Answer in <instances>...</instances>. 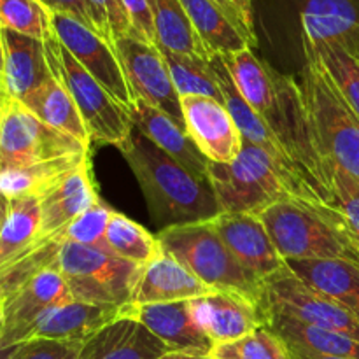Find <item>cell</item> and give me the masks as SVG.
<instances>
[{
	"mask_svg": "<svg viewBox=\"0 0 359 359\" xmlns=\"http://www.w3.org/2000/svg\"><path fill=\"white\" fill-rule=\"evenodd\" d=\"M93 16L95 30L107 42H114L116 39L132 35L128 14L123 9L119 0H88Z\"/></svg>",
	"mask_w": 359,
	"mask_h": 359,
	"instance_id": "obj_40",
	"label": "cell"
},
{
	"mask_svg": "<svg viewBox=\"0 0 359 359\" xmlns=\"http://www.w3.org/2000/svg\"><path fill=\"white\" fill-rule=\"evenodd\" d=\"M0 97H4V98H7V95H6V91H4V88L0 86Z\"/></svg>",
	"mask_w": 359,
	"mask_h": 359,
	"instance_id": "obj_52",
	"label": "cell"
},
{
	"mask_svg": "<svg viewBox=\"0 0 359 359\" xmlns=\"http://www.w3.org/2000/svg\"><path fill=\"white\" fill-rule=\"evenodd\" d=\"M302 39L335 44L359 62V0H305Z\"/></svg>",
	"mask_w": 359,
	"mask_h": 359,
	"instance_id": "obj_20",
	"label": "cell"
},
{
	"mask_svg": "<svg viewBox=\"0 0 359 359\" xmlns=\"http://www.w3.org/2000/svg\"><path fill=\"white\" fill-rule=\"evenodd\" d=\"M2 77H4V48H2V32H0V86L4 88Z\"/></svg>",
	"mask_w": 359,
	"mask_h": 359,
	"instance_id": "obj_49",
	"label": "cell"
},
{
	"mask_svg": "<svg viewBox=\"0 0 359 359\" xmlns=\"http://www.w3.org/2000/svg\"><path fill=\"white\" fill-rule=\"evenodd\" d=\"M70 300L74 298L56 265L39 272L0 302V349L28 342L35 323L49 309Z\"/></svg>",
	"mask_w": 359,
	"mask_h": 359,
	"instance_id": "obj_13",
	"label": "cell"
},
{
	"mask_svg": "<svg viewBox=\"0 0 359 359\" xmlns=\"http://www.w3.org/2000/svg\"><path fill=\"white\" fill-rule=\"evenodd\" d=\"M212 359H228V358H212Z\"/></svg>",
	"mask_w": 359,
	"mask_h": 359,
	"instance_id": "obj_53",
	"label": "cell"
},
{
	"mask_svg": "<svg viewBox=\"0 0 359 359\" xmlns=\"http://www.w3.org/2000/svg\"><path fill=\"white\" fill-rule=\"evenodd\" d=\"M210 358L291 359V354L277 333H273L269 326H262L237 342L216 346Z\"/></svg>",
	"mask_w": 359,
	"mask_h": 359,
	"instance_id": "obj_37",
	"label": "cell"
},
{
	"mask_svg": "<svg viewBox=\"0 0 359 359\" xmlns=\"http://www.w3.org/2000/svg\"><path fill=\"white\" fill-rule=\"evenodd\" d=\"M4 48V91L21 102L53 77L44 42L0 28Z\"/></svg>",
	"mask_w": 359,
	"mask_h": 359,
	"instance_id": "obj_21",
	"label": "cell"
},
{
	"mask_svg": "<svg viewBox=\"0 0 359 359\" xmlns=\"http://www.w3.org/2000/svg\"><path fill=\"white\" fill-rule=\"evenodd\" d=\"M262 309L316 328L342 333L359 342V318L353 312L311 290L287 266L263 283Z\"/></svg>",
	"mask_w": 359,
	"mask_h": 359,
	"instance_id": "obj_10",
	"label": "cell"
},
{
	"mask_svg": "<svg viewBox=\"0 0 359 359\" xmlns=\"http://www.w3.org/2000/svg\"><path fill=\"white\" fill-rule=\"evenodd\" d=\"M62 241L58 235L39 238L23 251L16 252L0 265V302L20 290L32 277L48 266L55 265Z\"/></svg>",
	"mask_w": 359,
	"mask_h": 359,
	"instance_id": "obj_31",
	"label": "cell"
},
{
	"mask_svg": "<svg viewBox=\"0 0 359 359\" xmlns=\"http://www.w3.org/2000/svg\"><path fill=\"white\" fill-rule=\"evenodd\" d=\"M210 58L233 55L251 48L244 34L214 0H179Z\"/></svg>",
	"mask_w": 359,
	"mask_h": 359,
	"instance_id": "obj_27",
	"label": "cell"
},
{
	"mask_svg": "<svg viewBox=\"0 0 359 359\" xmlns=\"http://www.w3.org/2000/svg\"><path fill=\"white\" fill-rule=\"evenodd\" d=\"M328 177L335 207L344 214L359 242V181L332 161H328Z\"/></svg>",
	"mask_w": 359,
	"mask_h": 359,
	"instance_id": "obj_39",
	"label": "cell"
},
{
	"mask_svg": "<svg viewBox=\"0 0 359 359\" xmlns=\"http://www.w3.org/2000/svg\"><path fill=\"white\" fill-rule=\"evenodd\" d=\"M193 316L214 346L244 339L255 330L266 326L262 305L235 293L212 291L205 297L189 300Z\"/></svg>",
	"mask_w": 359,
	"mask_h": 359,
	"instance_id": "obj_17",
	"label": "cell"
},
{
	"mask_svg": "<svg viewBox=\"0 0 359 359\" xmlns=\"http://www.w3.org/2000/svg\"><path fill=\"white\" fill-rule=\"evenodd\" d=\"M21 346H23V344H20V346L2 347V349H0V359H14V356L18 354V351L21 349Z\"/></svg>",
	"mask_w": 359,
	"mask_h": 359,
	"instance_id": "obj_46",
	"label": "cell"
},
{
	"mask_svg": "<svg viewBox=\"0 0 359 359\" xmlns=\"http://www.w3.org/2000/svg\"><path fill=\"white\" fill-rule=\"evenodd\" d=\"M266 326L283 339L291 353L311 354V356L359 359V342L342 335L316 328L279 314H266Z\"/></svg>",
	"mask_w": 359,
	"mask_h": 359,
	"instance_id": "obj_26",
	"label": "cell"
},
{
	"mask_svg": "<svg viewBox=\"0 0 359 359\" xmlns=\"http://www.w3.org/2000/svg\"><path fill=\"white\" fill-rule=\"evenodd\" d=\"M302 44L304 67L298 84L323 156L359 181V118L339 93L318 53L305 41Z\"/></svg>",
	"mask_w": 359,
	"mask_h": 359,
	"instance_id": "obj_4",
	"label": "cell"
},
{
	"mask_svg": "<svg viewBox=\"0 0 359 359\" xmlns=\"http://www.w3.org/2000/svg\"><path fill=\"white\" fill-rule=\"evenodd\" d=\"M90 147L35 118L21 102L6 98L0 118V172L67 156H83Z\"/></svg>",
	"mask_w": 359,
	"mask_h": 359,
	"instance_id": "obj_9",
	"label": "cell"
},
{
	"mask_svg": "<svg viewBox=\"0 0 359 359\" xmlns=\"http://www.w3.org/2000/svg\"><path fill=\"white\" fill-rule=\"evenodd\" d=\"M160 359H212L209 356H188V354H179V353H168Z\"/></svg>",
	"mask_w": 359,
	"mask_h": 359,
	"instance_id": "obj_47",
	"label": "cell"
},
{
	"mask_svg": "<svg viewBox=\"0 0 359 359\" xmlns=\"http://www.w3.org/2000/svg\"><path fill=\"white\" fill-rule=\"evenodd\" d=\"M207 177L221 212L259 214L280 200L298 198L272 158L248 140L231 163L209 161Z\"/></svg>",
	"mask_w": 359,
	"mask_h": 359,
	"instance_id": "obj_6",
	"label": "cell"
},
{
	"mask_svg": "<svg viewBox=\"0 0 359 359\" xmlns=\"http://www.w3.org/2000/svg\"><path fill=\"white\" fill-rule=\"evenodd\" d=\"M153 21L158 48L210 60V55L179 0H153Z\"/></svg>",
	"mask_w": 359,
	"mask_h": 359,
	"instance_id": "obj_29",
	"label": "cell"
},
{
	"mask_svg": "<svg viewBox=\"0 0 359 359\" xmlns=\"http://www.w3.org/2000/svg\"><path fill=\"white\" fill-rule=\"evenodd\" d=\"M21 104L42 123L90 147V132L77 111L76 102L56 77H51L41 88L32 91Z\"/></svg>",
	"mask_w": 359,
	"mask_h": 359,
	"instance_id": "obj_28",
	"label": "cell"
},
{
	"mask_svg": "<svg viewBox=\"0 0 359 359\" xmlns=\"http://www.w3.org/2000/svg\"><path fill=\"white\" fill-rule=\"evenodd\" d=\"M156 237L163 251L181 262L212 291L241 294L262 305L263 283L242 269L210 221L161 228Z\"/></svg>",
	"mask_w": 359,
	"mask_h": 359,
	"instance_id": "obj_5",
	"label": "cell"
},
{
	"mask_svg": "<svg viewBox=\"0 0 359 359\" xmlns=\"http://www.w3.org/2000/svg\"><path fill=\"white\" fill-rule=\"evenodd\" d=\"M128 14L132 25V37L156 44L153 21V0H119Z\"/></svg>",
	"mask_w": 359,
	"mask_h": 359,
	"instance_id": "obj_42",
	"label": "cell"
},
{
	"mask_svg": "<svg viewBox=\"0 0 359 359\" xmlns=\"http://www.w3.org/2000/svg\"><path fill=\"white\" fill-rule=\"evenodd\" d=\"M221 60L238 93L280 140L309 188L323 203L335 207L330 188L328 163L318 144L298 81L262 62L251 48L224 55Z\"/></svg>",
	"mask_w": 359,
	"mask_h": 359,
	"instance_id": "obj_1",
	"label": "cell"
},
{
	"mask_svg": "<svg viewBox=\"0 0 359 359\" xmlns=\"http://www.w3.org/2000/svg\"><path fill=\"white\" fill-rule=\"evenodd\" d=\"M130 116H132L133 126L140 133H144L151 142L156 144L161 151H165L168 156L174 158L175 161H179L182 167L191 170L193 174L207 177L209 160L200 153L186 128L177 125L170 116H167L153 105L146 104L144 100H135Z\"/></svg>",
	"mask_w": 359,
	"mask_h": 359,
	"instance_id": "obj_24",
	"label": "cell"
},
{
	"mask_svg": "<svg viewBox=\"0 0 359 359\" xmlns=\"http://www.w3.org/2000/svg\"><path fill=\"white\" fill-rule=\"evenodd\" d=\"M51 27L63 48L95 77L118 104L132 112L135 98L128 86L114 46L76 18L51 13Z\"/></svg>",
	"mask_w": 359,
	"mask_h": 359,
	"instance_id": "obj_12",
	"label": "cell"
},
{
	"mask_svg": "<svg viewBox=\"0 0 359 359\" xmlns=\"http://www.w3.org/2000/svg\"><path fill=\"white\" fill-rule=\"evenodd\" d=\"M55 265L74 300L119 309L130 304L140 270L111 252L69 241L60 244Z\"/></svg>",
	"mask_w": 359,
	"mask_h": 359,
	"instance_id": "obj_8",
	"label": "cell"
},
{
	"mask_svg": "<svg viewBox=\"0 0 359 359\" xmlns=\"http://www.w3.org/2000/svg\"><path fill=\"white\" fill-rule=\"evenodd\" d=\"M49 13L67 14V16L76 18L77 21L84 25V27L95 30L93 16H91V9L88 0H39Z\"/></svg>",
	"mask_w": 359,
	"mask_h": 359,
	"instance_id": "obj_44",
	"label": "cell"
},
{
	"mask_svg": "<svg viewBox=\"0 0 359 359\" xmlns=\"http://www.w3.org/2000/svg\"><path fill=\"white\" fill-rule=\"evenodd\" d=\"M41 233V200L37 196L13 198L0 231V252L13 256L30 248Z\"/></svg>",
	"mask_w": 359,
	"mask_h": 359,
	"instance_id": "obj_34",
	"label": "cell"
},
{
	"mask_svg": "<svg viewBox=\"0 0 359 359\" xmlns=\"http://www.w3.org/2000/svg\"><path fill=\"white\" fill-rule=\"evenodd\" d=\"M112 214H114V209L98 200L95 205L79 214L65 230L60 231V241H69L74 244L88 245V248L109 252L107 244H105V230H107Z\"/></svg>",
	"mask_w": 359,
	"mask_h": 359,
	"instance_id": "obj_38",
	"label": "cell"
},
{
	"mask_svg": "<svg viewBox=\"0 0 359 359\" xmlns=\"http://www.w3.org/2000/svg\"><path fill=\"white\" fill-rule=\"evenodd\" d=\"M291 359H342V358H326V356H311V354H302V353H291Z\"/></svg>",
	"mask_w": 359,
	"mask_h": 359,
	"instance_id": "obj_48",
	"label": "cell"
},
{
	"mask_svg": "<svg viewBox=\"0 0 359 359\" xmlns=\"http://www.w3.org/2000/svg\"><path fill=\"white\" fill-rule=\"evenodd\" d=\"M123 309L70 300L49 309L32 330L30 340L84 342L121 318ZM28 340V342H30Z\"/></svg>",
	"mask_w": 359,
	"mask_h": 359,
	"instance_id": "obj_22",
	"label": "cell"
},
{
	"mask_svg": "<svg viewBox=\"0 0 359 359\" xmlns=\"http://www.w3.org/2000/svg\"><path fill=\"white\" fill-rule=\"evenodd\" d=\"M9 203H11V200L0 193V231H2L4 223H6L7 212H9Z\"/></svg>",
	"mask_w": 359,
	"mask_h": 359,
	"instance_id": "obj_45",
	"label": "cell"
},
{
	"mask_svg": "<svg viewBox=\"0 0 359 359\" xmlns=\"http://www.w3.org/2000/svg\"><path fill=\"white\" fill-rule=\"evenodd\" d=\"M41 233L39 238H49L65 230L79 214L100 200L95 182L91 151L79 165L63 175L49 191L41 196Z\"/></svg>",
	"mask_w": 359,
	"mask_h": 359,
	"instance_id": "obj_18",
	"label": "cell"
},
{
	"mask_svg": "<svg viewBox=\"0 0 359 359\" xmlns=\"http://www.w3.org/2000/svg\"><path fill=\"white\" fill-rule=\"evenodd\" d=\"M286 266L311 290L359 318V266L346 259H290Z\"/></svg>",
	"mask_w": 359,
	"mask_h": 359,
	"instance_id": "obj_25",
	"label": "cell"
},
{
	"mask_svg": "<svg viewBox=\"0 0 359 359\" xmlns=\"http://www.w3.org/2000/svg\"><path fill=\"white\" fill-rule=\"evenodd\" d=\"M0 28L44 42L53 35L51 13L39 0H0Z\"/></svg>",
	"mask_w": 359,
	"mask_h": 359,
	"instance_id": "obj_36",
	"label": "cell"
},
{
	"mask_svg": "<svg viewBox=\"0 0 359 359\" xmlns=\"http://www.w3.org/2000/svg\"><path fill=\"white\" fill-rule=\"evenodd\" d=\"M121 316L135 319L146 326L168 347L170 353L210 358L216 347L196 323L189 300L172 304L126 305L123 307Z\"/></svg>",
	"mask_w": 359,
	"mask_h": 359,
	"instance_id": "obj_16",
	"label": "cell"
},
{
	"mask_svg": "<svg viewBox=\"0 0 359 359\" xmlns=\"http://www.w3.org/2000/svg\"><path fill=\"white\" fill-rule=\"evenodd\" d=\"M160 51L167 62L168 72H170L179 97H210L214 100L224 102L219 79L210 60L179 55L167 49H160Z\"/></svg>",
	"mask_w": 359,
	"mask_h": 359,
	"instance_id": "obj_33",
	"label": "cell"
},
{
	"mask_svg": "<svg viewBox=\"0 0 359 359\" xmlns=\"http://www.w3.org/2000/svg\"><path fill=\"white\" fill-rule=\"evenodd\" d=\"M4 100H6V98L0 97V118H2V104H4Z\"/></svg>",
	"mask_w": 359,
	"mask_h": 359,
	"instance_id": "obj_51",
	"label": "cell"
},
{
	"mask_svg": "<svg viewBox=\"0 0 359 359\" xmlns=\"http://www.w3.org/2000/svg\"><path fill=\"white\" fill-rule=\"evenodd\" d=\"M186 132L200 153L214 163H231L242 149V133L224 102L210 97H181Z\"/></svg>",
	"mask_w": 359,
	"mask_h": 359,
	"instance_id": "obj_15",
	"label": "cell"
},
{
	"mask_svg": "<svg viewBox=\"0 0 359 359\" xmlns=\"http://www.w3.org/2000/svg\"><path fill=\"white\" fill-rule=\"evenodd\" d=\"M46 56L53 77L60 81L76 102L77 111L90 132L91 142L119 146L133 130L130 111L109 95V91L83 69L79 62L56 39L55 32L44 41Z\"/></svg>",
	"mask_w": 359,
	"mask_h": 359,
	"instance_id": "obj_7",
	"label": "cell"
},
{
	"mask_svg": "<svg viewBox=\"0 0 359 359\" xmlns=\"http://www.w3.org/2000/svg\"><path fill=\"white\" fill-rule=\"evenodd\" d=\"M217 6L224 9V13L233 20L238 30L248 37L251 46H256L255 18H252V0H214Z\"/></svg>",
	"mask_w": 359,
	"mask_h": 359,
	"instance_id": "obj_43",
	"label": "cell"
},
{
	"mask_svg": "<svg viewBox=\"0 0 359 359\" xmlns=\"http://www.w3.org/2000/svg\"><path fill=\"white\" fill-rule=\"evenodd\" d=\"M135 100L160 109L186 128L181 97L174 86L167 62L156 44L125 35L112 42Z\"/></svg>",
	"mask_w": 359,
	"mask_h": 359,
	"instance_id": "obj_11",
	"label": "cell"
},
{
	"mask_svg": "<svg viewBox=\"0 0 359 359\" xmlns=\"http://www.w3.org/2000/svg\"><path fill=\"white\" fill-rule=\"evenodd\" d=\"M118 147L139 181L151 217L163 228L210 221L221 212L209 179L182 167L135 126Z\"/></svg>",
	"mask_w": 359,
	"mask_h": 359,
	"instance_id": "obj_2",
	"label": "cell"
},
{
	"mask_svg": "<svg viewBox=\"0 0 359 359\" xmlns=\"http://www.w3.org/2000/svg\"><path fill=\"white\" fill-rule=\"evenodd\" d=\"M7 258H11V256H6V255H4V252H0V265H2V263L6 262Z\"/></svg>",
	"mask_w": 359,
	"mask_h": 359,
	"instance_id": "obj_50",
	"label": "cell"
},
{
	"mask_svg": "<svg viewBox=\"0 0 359 359\" xmlns=\"http://www.w3.org/2000/svg\"><path fill=\"white\" fill-rule=\"evenodd\" d=\"M305 41V39H302ZM311 44L309 41H305ZM311 48L318 53L319 60H321L323 67L332 77L333 84L337 86L339 93L342 95L344 100L347 102L354 114L359 118V62L356 58L344 51L342 48L335 44H326V42H319V44H311Z\"/></svg>",
	"mask_w": 359,
	"mask_h": 359,
	"instance_id": "obj_35",
	"label": "cell"
},
{
	"mask_svg": "<svg viewBox=\"0 0 359 359\" xmlns=\"http://www.w3.org/2000/svg\"><path fill=\"white\" fill-rule=\"evenodd\" d=\"M273 245L290 259H346L359 266V242L335 207L286 198L256 214Z\"/></svg>",
	"mask_w": 359,
	"mask_h": 359,
	"instance_id": "obj_3",
	"label": "cell"
},
{
	"mask_svg": "<svg viewBox=\"0 0 359 359\" xmlns=\"http://www.w3.org/2000/svg\"><path fill=\"white\" fill-rule=\"evenodd\" d=\"M105 244L111 255L139 266L149 263L161 251L156 235L116 210L105 230Z\"/></svg>",
	"mask_w": 359,
	"mask_h": 359,
	"instance_id": "obj_32",
	"label": "cell"
},
{
	"mask_svg": "<svg viewBox=\"0 0 359 359\" xmlns=\"http://www.w3.org/2000/svg\"><path fill=\"white\" fill-rule=\"evenodd\" d=\"M212 293L181 262L161 249L149 263L140 266L128 305L188 302Z\"/></svg>",
	"mask_w": 359,
	"mask_h": 359,
	"instance_id": "obj_19",
	"label": "cell"
},
{
	"mask_svg": "<svg viewBox=\"0 0 359 359\" xmlns=\"http://www.w3.org/2000/svg\"><path fill=\"white\" fill-rule=\"evenodd\" d=\"M168 347L132 318L121 316L84 340L77 359H160Z\"/></svg>",
	"mask_w": 359,
	"mask_h": 359,
	"instance_id": "obj_23",
	"label": "cell"
},
{
	"mask_svg": "<svg viewBox=\"0 0 359 359\" xmlns=\"http://www.w3.org/2000/svg\"><path fill=\"white\" fill-rule=\"evenodd\" d=\"M86 154L58 158V160L35 163L30 165V167L0 172V193L9 200L21 198V196H37V198H41L63 175L74 170Z\"/></svg>",
	"mask_w": 359,
	"mask_h": 359,
	"instance_id": "obj_30",
	"label": "cell"
},
{
	"mask_svg": "<svg viewBox=\"0 0 359 359\" xmlns=\"http://www.w3.org/2000/svg\"><path fill=\"white\" fill-rule=\"evenodd\" d=\"M83 342L30 340L21 346L14 359H77Z\"/></svg>",
	"mask_w": 359,
	"mask_h": 359,
	"instance_id": "obj_41",
	"label": "cell"
},
{
	"mask_svg": "<svg viewBox=\"0 0 359 359\" xmlns=\"http://www.w3.org/2000/svg\"><path fill=\"white\" fill-rule=\"evenodd\" d=\"M210 224L242 269L259 283H265L286 266L265 224L256 214L219 212L210 219Z\"/></svg>",
	"mask_w": 359,
	"mask_h": 359,
	"instance_id": "obj_14",
	"label": "cell"
}]
</instances>
